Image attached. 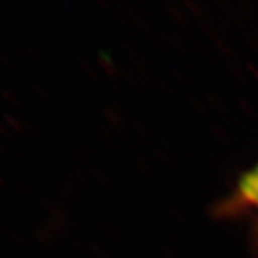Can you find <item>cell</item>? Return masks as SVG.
Here are the masks:
<instances>
[{"label":"cell","instance_id":"6da1fadb","mask_svg":"<svg viewBox=\"0 0 258 258\" xmlns=\"http://www.w3.org/2000/svg\"><path fill=\"white\" fill-rule=\"evenodd\" d=\"M241 194L248 202L258 205V167L248 173L241 182Z\"/></svg>","mask_w":258,"mask_h":258}]
</instances>
